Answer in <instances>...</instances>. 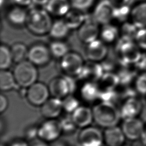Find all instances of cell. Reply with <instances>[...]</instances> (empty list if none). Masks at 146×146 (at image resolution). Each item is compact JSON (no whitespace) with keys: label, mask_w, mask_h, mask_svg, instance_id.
Returning a JSON list of instances; mask_svg holds the SVG:
<instances>
[{"label":"cell","mask_w":146,"mask_h":146,"mask_svg":"<svg viewBox=\"0 0 146 146\" xmlns=\"http://www.w3.org/2000/svg\"><path fill=\"white\" fill-rule=\"evenodd\" d=\"M94 120L106 128L116 126L121 116L120 111L110 102L103 101L92 108Z\"/></svg>","instance_id":"1"},{"label":"cell","mask_w":146,"mask_h":146,"mask_svg":"<svg viewBox=\"0 0 146 146\" xmlns=\"http://www.w3.org/2000/svg\"><path fill=\"white\" fill-rule=\"evenodd\" d=\"M52 22L51 15L42 8H33L28 11L26 26L29 30L36 35L49 33Z\"/></svg>","instance_id":"2"},{"label":"cell","mask_w":146,"mask_h":146,"mask_svg":"<svg viewBox=\"0 0 146 146\" xmlns=\"http://www.w3.org/2000/svg\"><path fill=\"white\" fill-rule=\"evenodd\" d=\"M13 73L17 84L26 88L35 83L38 76L36 66L27 59L17 63Z\"/></svg>","instance_id":"3"},{"label":"cell","mask_w":146,"mask_h":146,"mask_svg":"<svg viewBox=\"0 0 146 146\" xmlns=\"http://www.w3.org/2000/svg\"><path fill=\"white\" fill-rule=\"evenodd\" d=\"M116 50L120 62L124 65L136 63L142 56L137 44L123 38L118 41Z\"/></svg>","instance_id":"4"},{"label":"cell","mask_w":146,"mask_h":146,"mask_svg":"<svg viewBox=\"0 0 146 146\" xmlns=\"http://www.w3.org/2000/svg\"><path fill=\"white\" fill-rule=\"evenodd\" d=\"M84 63L83 58L79 54L69 51L60 58V68L67 76H79L82 71Z\"/></svg>","instance_id":"5"},{"label":"cell","mask_w":146,"mask_h":146,"mask_svg":"<svg viewBox=\"0 0 146 146\" xmlns=\"http://www.w3.org/2000/svg\"><path fill=\"white\" fill-rule=\"evenodd\" d=\"M50 94L54 97L60 99L69 95L73 90L74 85L71 76H56L52 79L48 84Z\"/></svg>","instance_id":"6"},{"label":"cell","mask_w":146,"mask_h":146,"mask_svg":"<svg viewBox=\"0 0 146 146\" xmlns=\"http://www.w3.org/2000/svg\"><path fill=\"white\" fill-rule=\"evenodd\" d=\"M63 132L60 122L55 119H47L38 128V137L45 141L57 139Z\"/></svg>","instance_id":"7"},{"label":"cell","mask_w":146,"mask_h":146,"mask_svg":"<svg viewBox=\"0 0 146 146\" xmlns=\"http://www.w3.org/2000/svg\"><path fill=\"white\" fill-rule=\"evenodd\" d=\"M48 87L43 83L36 82L26 90V98L34 106H42L48 99L50 95Z\"/></svg>","instance_id":"8"},{"label":"cell","mask_w":146,"mask_h":146,"mask_svg":"<svg viewBox=\"0 0 146 146\" xmlns=\"http://www.w3.org/2000/svg\"><path fill=\"white\" fill-rule=\"evenodd\" d=\"M51 56L48 47L43 43H35L29 48L27 60L36 66H43L49 63Z\"/></svg>","instance_id":"9"},{"label":"cell","mask_w":146,"mask_h":146,"mask_svg":"<svg viewBox=\"0 0 146 146\" xmlns=\"http://www.w3.org/2000/svg\"><path fill=\"white\" fill-rule=\"evenodd\" d=\"M100 29L99 23L93 18H87L83 23L78 28V36L83 43L88 44L98 39Z\"/></svg>","instance_id":"10"},{"label":"cell","mask_w":146,"mask_h":146,"mask_svg":"<svg viewBox=\"0 0 146 146\" xmlns=\"http://www.w3.org/2000/svg\"><path fill=\"white\" fill-rule=\"evenodd\" d=\"M78 141L81 146H102L104 143L103 133L99 128L89 125L79 132Z\"/></svg>","instance_id":"11"},{"label":"cell","mask_w":146,"mask_h":146,"mask_svg":"<svg viewBox=\"0 0 146 146\" xmlns=\"http://www.w3.org/2000/svg\"><path fill=\"white\" fill-rule=\"evenodd\" d=\"M114 7L110 0H100L95 6L93 18L102 25L110 23L113 18Z\"/></svg>","instance_id":"12"},{"label":"cell","mask_w":146,"mask_h":146,"mask_svg":"<svg viewBox=\"0 0 146 146\" xmlns=\"http://www.w3.org/2000/svg\"><path fill=\"white\" fill-rule=\"evenodd\" d=\"M108 54L106 43L101 39H96L88 44L86 48V55L88 59L100 62L104 60Z\"/></svg>","instance_id":"13"},{"label":"cell","mask_w":146,"mask_h":146,"mask_svg":"<svg viewBox=\"0 0 146 146\" xmlns=\"http://www.w3.org/2000/svg\"><path fill=\"white\" fill-rule=\"evenodd\" d=\"M104 68L100 62L88 60L83 66L79 77L87 82L98 81L104 74Z\"/></svg>","instance_id":"14"},{"label":"cell","mask_w":146,"mask_h":146,"mask_svg":"<svg viewBox=\"0 0 146 146\" xmlns=\"http://www.w3.org/2000/svg\"><path fill=\"white\" fill-rule=\"evenodd\" d=\"M121 129L126 137L131 140H137L144 133L143 124L141 120L131 117L125 119Z\"/></svg>","instance_id":"15"},{"label":"cell","mask_w":146,"mask_h":146,"mask_svg":"<svg viewBox=\"0 0 146 146\" xmlns=\"http://www.w3.org/2000/svg\"><path fill=\"white\" fill-rule=\"evenodd\" d=\"M63 110L62 99L53 97L48 99L41 106L40 112L43 117L47 119H51L58 117Z\"/></svg>","instance_id":"16"},{"label":"cell","mask_w":146,"mask_h":146,"mask_svg":"<svg viewBox=\"0 0 146 146\" xmlns=\"http://www.w3.org/2000/svg\"><path fill=\"white\" fill-rule=\"evenodd\" d=\"M71 117L76 127L85 128L94 120L92 110L86 106H79L72 113Z\"/></svg>","instance_id":"17"},{"label":"cell","mask_w":146,"mask_h":146,"mask_svg":"<svg viewBox=\"0 0 146 146\" xmlns=\"http://www.w3.org/2000/svg\"><path fill=\"white\" fill-rule=\"evenodd\" d=\"M125 137L122 129L116 126L106 128L103 133L104 143L106 146H123Z\"/></svg>","instance_id":"18"},{"label":"cell","mask_w":146,"mask_h":146,"mask_svg":"<svg viewBox=\"0 0 146 146\" xmlns=\"http://www.w3.org/2000/svg\"><path fill=\"white\" fill-rule=\"evenodd\" d=\"M70 0H49L45 5L46 10L51 15L64 16L71 9Z\"/></svg>","instance_id":"19"},{"label":"cell","mask_w":146,"mask_h":146,"mask_svg":"<svg viewBox=\"0 0 146 146\" xmlns=\"http://www.w3.org/2000/svg\"><path fill=\"white\" fill-rule=\"evenodd\" d=\"M28 12L23 7L15 5L11 7L6 14V18L10 23L19 26L26 25Z\"/></svg>","instance_id":"20"},{"label":"cell","mask_w":146,"mask_h":146,"mask_svg":"<svg viewBox=\"0 0 146 146\" xmlns=\"http://www.w3.org/2000/svg\"><path fill=\"white\" fill-rule=\"evenodd\" d=\"M143 104L141 102L133 97L127 99L123 104L121 110V116L125 119L135 117L139 113L141 112Z\"/></svg>","instance_id":"21"},{"label":"cell","mask_w":146,"mask_h":146,"mask_svg":"<svg viewBox=\"0 0 146 146\" xmlns=\"http://www.w3.org/2000/svg\"><path fill=\"white\" fill-rule=\"evenodd\" d=\"M87 18L84 11L72 8L64 16V21L70 29H78Z\"/></svg>","instance_id":"22"},{"label":"cell","mask_w":146,"mask_h":146,"mask_svg":"<svg viewBox=\"0 0 146 146\" xmlns=\"http://www.w3.org/2000/svg\"><path fill=\"white\" fill-rule=\"evenodd\" d=\"M132 22L138 28L146 27V2L135 6L131 11Z\"/></svg>","instance_id":"23"},{"label":"cell","mask_w":146,"mask_h":146,"mask_svg":"<svg viewBox=\"0 0 146 146\" xmlns=\"http://www.w3.org/2000/svg\"><path fill=\"white\" fill-rule=\"evenodd\" d=\"M70 30L64 19H59L52 22L48 34L54 39L62 40L68 35Z\"/></svg>","instance_id":"24"},{"label":"cell","mask_w":146,"mask_h":146,"mask_svg":"<svg viewBox=\"0 0 146 146\" xmlns=\"http://www.w3.org/2000/svg\"><path fill=\"white\" fill-rule=\"evenodd\" d=\"M99 81V87L104 90H113L120 83V78L117 74L111 71H107L103 74Z\"/></svg>","instance_id":"25"},{"label":"cell","mask_w":146,"mask_h":146,"mask_svg":"<svg viewBox=\"0 0 146 146\" xmlns=\"http://www.w3.org/2000/svg\"><path fill=\"white\" fill-rule=\"evenodd\" d=\"M119 31L114 25L107 23L102 25L100 30V39L104 43H111L113 42L119 36Z\"/></svg>","instance_id":"26"},{"label":"cell","mask_w":146,"mask_h":146,"mask_svg":"<svg viewBox=\"0 0 146 146\" xmlns=\"http://www.w3.org/2000/svg\"><path fill=\"white\" fill-rule=\"evenodd\" d=\"M81 95L87 101H92L99 97L100 89L94 82H86L82 87Z\"/></svg>","instance_id":"27"},{"label":"cell","mask_w":146,"mask_h":146,"mask_svg":"<svg viewBox=\"0 0 146 146\" xmlns=\"http://www.w3.org/2000/svg\"><path fill=\"white\" fill-rule=\"evenodd\" d=\"M13 61L16 63L27 59L29 48L23 43L16 42L10 47Z\"/></svg>","instance_id":"28"},{"label":"cell","mask_w":146,"mask_h":146,"mask_svg":"<svg viewBox=\"0 0 146 146\" xmlns=\"http://www.w3.org/2000/svg\"><path fill=\"white\" fill-rule=\"evenodd\" d=\"M48 48L52 56L60 59L69 52L68 44L62 40L54 39L50 43Z\"/></svg>","instance_id":"29"},{"label":"cell","mask_w":146,"mask_h":146,"mask_svg":"<svg viewBox=\"0 0 146 146\" xmlns=\"http://www.w3.org/2000/svg\"><path fill=\"white\" fill-rule=\"evenodd\" d=\"M17 83L13 72L7 70H1L0 72V88L2 91H8L15 87Z\"/></svg>","instance_id":"30"},{"label":"cell","mask_w":146,"mask_h":146,"mask_svg":"<svg viewBox=\"0 0 146 146\" xmlns=\"http://www.w3.org/2000/svg\"><path fill=\"white\" fill-rule=\"evenodd\" d=\"M13 61L10 48L6 45L1 44L0 47V68L1 70H7Z\"/></svg>","instance_id":"31"},{"label":"cell","mask_w":146,"mask_h":146,"mask_svg":"<svg viewBox=\"0 0 146 146\" xmlns=\"http://www.w3.org/2000/svg\"><path fill=\"white\" fill-rule=\"evenodd\" d=\"M137 31L138 28L132 22H125L122 25L120 29V33L121 38L133 40L135 39Z\"/></svg>","instance_id":"32"},{"label":"cell","mask_w":146,"mask_h":146,"mask_svg":"<svg viewBox=\"0 0 146 146\" xmlns=\"http://www.w3.org/2000/svg\"><path fill=\"white\" fill-rule=\"evenodd\" d=\"M62 102L63 110L68 113H72L79 106L78 99L71 95L64 98Z\"/></svg>","instance_id":"33"},{"label":"cell","mask_w":146,"mask_h":146,"mask_svg":"<svg viewBox=\"0 0 146 146\" xmlns=\"http://www.w3.org/2000/svg\"><path fill=\"white\" fill-rule=\"evenodd\" d=\"M131 11L129 5L119 7H114L113 18H116L120 21H124L130 15Z\"/></svg>","instance_id":"34"},{"label":"cell","mask_w":146,"mask_h":146,"mask_svg":"<svg viewBox=\"0 0 146 146\" xmlns=\"http://www.w3.org/2000/svg\"><path fill=\"white\" fill-rule=\"evenodd\" d=\"M71 7L84 11L89 9L94 3L95 0H70Z\"/></svg>","instance_id":"35"},{"label":"cell","mask_w":146,"mask_h":146,"mask_svg":"<svg viewBox=\"0 0 146 146\" xmlns=\"http://www.w3.org/2000/svg\"><path fill=\"white\" fill-rule=\"evenodd\" d=\"M135 40L139 47L146 49V28H141L138 30L135 37Z\"/></svg>","instance_id":"36"},{"label":"cell","mask_w":146,"mask_h":146,"mask_svg":"<svg viewBox=\"0 0 146 146\" xmlns=\"http://www.w3.org/2000/svg\"><path fill=\"white\" fill-rule=\"evenodd\" d=\"M137 91L142 94H146V74H143L137 77L135 83Z\"/></svg>","instance_id":"37"},{"label":"cell","mask_w":146,"mask_h":146,"mask_svg":"<svg viewBox=\"0 0 146 146\" xmlns=\"http://www.w3.org/2000/svg\"><path fill=\"white\" fill-rule=\"evenodd\" d=\"M62 128L63 132H72L74 130L75 128L76 127L75 123H74L72 117L65 118L62 119V121H60Z\"/></svg>","instance_id":"38"},{"label":"cell","mask_w":146,"mask_h":146,"mask_svg":"<svg viewBox=\"0 0 146 146\" xmlns=\"http://www.w3.org/2000/svg\"><path fill=\"white\" fill-rule=\"evenodd\" d=\"M137 67L146 74V55H142L140 59L136 63Z\"/></svg>","instance_id":"39"},{"label":"cell","mask_w":146,"mask_h":146,"mask_svg":"<svg viewBox=\"0 0 146 146\" xmlns=\"http://www.w3.org/2000/svg\"><path fill=\"white\" fill-rule=\"evenodd\" d=\"M8 106V101L7 99L5 96L1 94L0 95V112L2 113L5 111Z\"/></svg>","instance_id":"40"},{"label":"cell","mask_w":146,"mask_h":146,"mask_svg":"<svg viewBox=\"0 0 146 146\" xmlns=\"http://www.w3.org/2000/svg\"><path fill=\"white\" fill-rule=\"evenodd\" d=\"M114 7H119L128 5L130 0H110Z\"/></svg>","instance_id":"41"},{"label":"cell","mask_w":146,"mask_h":146,"mask_svg":"<svg viewBox=\"0 0 146 146\" xmlns=\"http://www.w3.org/2000/svg\"><path fill=\"white\" fill-rule=\"evenodd\" d=\"M15 5H18L22 7H26L30 5L33 3L32 0H13Z\"/></svg>","instance_id":"42"},{"label":"cell","mask_w":146,"mask_h":146,"mask_svg":"<svg viewBox=\"0 0 146 146\" xmlns=\"http://www.w3.org/2000/svg\"><path fill=\"white\" fill-rule=\"evenodd\" d=\"M132 146H146V139L144 137L143 135L140 138L136 140L132 144Z\"/></svg>","instance_id":"43"},{"label":"cell","mask_w":146,"mask_h":146,"mask_svg":"<svg viewBox=\"0 0 146 146\" xmlns=\"http://www.w3.org/2000/svg\"><path fill=\"white\" fill-rule=\"evenodd\" d=\"M10 146H29V145L26 140L18 139L14 140L13 142H11Z\"/></svg>","instance_id":"44"},{"label":"cell","mask_w":146,"mask_h":146,"mask_svg":"<svg viewBox=\"0 0 146 146\" xmlns=\"http://www.w3.org/2000/svg\"><path fill=\"white\" fill-rule=\"evenodd\" d=\"M29 146H48V145L47 144L46 141L39 139V140H33V141L29 145Z\"/></svg>","instance_id":"45"},{"label":"cell","mask_w":146,"mask_h":146,"mask_svg":"<svg viewBox=\"0 0 146 146\" xmlns=\"http://www.w3.org/2000/svg\"><path fill=\"white\" fill-rule=\"evenodd\" d=\"M33 3H34L38 6H43L46 5L49 0H32Z\"/></svg>","instance_id":"46"},{"label":"cell","mask_w":146,"mask_h":146,"mask_svg":"<svg viewBox=\"0 0 146 146\" xmlns=\"http://www.w3.org/2000/svg\"><path fill=\"white\" fill-rule=\"evenodd\" d=\"M143 136H144V137L146 139V130H145V131L144 132V133H143Z\"/></svg>","instance_id":"47"},{"label":"cell","mask_w":146,"mask_h":146,"mask_svg":"<svg viewBox=\"0 0 146 146\" xmlns=\"http://www.w3.org/2000/svg\"><path fill=\"white\" fill-rule=\"evenodd\" d=\"M55 146H66L65 145H63V144H58V145H56Z\"/></svg>","instance_id":"48"},{"label":"cell","mask_w":146,"mask_h":146,"mask_svg":"<svg viewBox=\"0 0 146 146\" xmlns=\"http://www.w3.org/2000/svg\"><path fill=\"white\" fill-rule=\"evenodd\" d=\"M1 146H3V145H2V144H1Z\"/></svg>","instance_id":"49"}]
</instances>
